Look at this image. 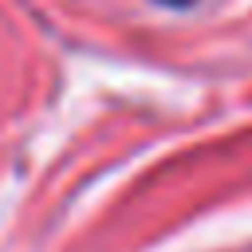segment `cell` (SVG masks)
Wrapping results in <instances>:
<instances>
[{"mask_svg": "<svg viewBox=\"0 0 252 252\" xmlns=\"http://www.w3.org/2000/svg\"><path fill=\"white\" fill-rule=\"evenodd\" d=\"M161 4H185V0H161Z\"/></svg>", "mask_w": 252, "mask_h": 252, "instance_id": "cell-1", "label": "cell"}]
</instances>
